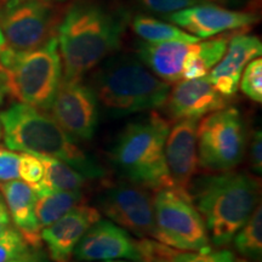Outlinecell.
<instances>
[{
	"label": "cell",
	"mask_w": 262,
	"mask_h": 262,
	"mask_svg": "<svg viewBox=\"0 0 262 262\" xmlns=\"http://www.w3.org/2000/svg\"><path fill=\"white\" fill-rule=\"evenodd\" d=\"M130 14L112 0H73L57 28L63 79H81L120 48Z\"/></svg>",
	"instance_id": "1"
},
{
	"label": "cell",
	"mask_w": 262,
	"mask_h": 262,
	"mask_svg": "<svg viewBox=\"0 0 262 262\" xmlns=\"http://www.w3.org/2000/svg\"><path fill=\"white\" fill-rule=\"evenodd\" d=\"M0 126L9 149L54 157L83 173L88 180L106 176V169L98 160L81 149L48 111L22 102L12 103L0 111Z\"/></svg>",
	"instance_id": "2"
},
{
	"label": "cell",
	"mask_w": 262,
	"mask_h": 262,
	"mask_svg": "<svg viewBox=\"0 0 262 262\" xmlns=\"http://www.w3.org/2000/svg\"><path fill=\"white\" fill-rule=\"evenodd\" d=\"M260 181L247 172H209L194 178L188 193L204 220L209 239L226 247L260 202Z\"/></svg>",
	"instance_id": "3"
},
{
	"label": "cell",
	"mask_w": 262,
	"mask_h": 262,
	"mask_svg": "<svg viewBox=\"0 0 262 262\" xmlns=\"http://www.w3.org/2000/svg\"><path fill=\"white\" fill-rule=\"evenodd\" d=\"M91 88L98 104L114 117L162 108L170 93V84L130 55L104 60L95 72Z\"/></svg>",
	"instance_id": "4"
},
{
	"label": "cell",
	"mask_w": 262,
	"mask_h": 262,
	"mask_svg": "<svg viewBox=\"0 0 262 262\" xmlns=\"http://www.w3.org/2000/svg\"><path fill=\"white\" fill-rule=\"evenodd\" d=\"M169 130V120L157 112L124 126L110 155L124 180L153 191L172 187L164 157Z\"/></svg>",
	"instance_id": "5"
},
{
	"label": "cell",
	"mask_w": 262,
	"mask_h": 262,
	"mask_svg": "<svg viewBox=\"0 0 262 262\" xmlns=\"http://www.w3.org/2000/svg\"><path fill=\"white\" fill-rule=\"evenodd\" d=\"M0 66L8 78L9 94L18 102L49 111L62 80L57 38L29 51L0 50Z\"/></svg>",
	"instance_id": "6"
},
{
	"label": "cell",
	"mask_w": 262,
	"mask_h": 262,
	"mask_svg": "<svg viewBox=\"0 0 262 262\" xmlns=\"http://www.w3.org/2000/svg\"><path fill=\"white\" fill-rule=\"evenodd\" d=\"M155 241L181 251L210 250L204 220L189 193L172 187L157 189L153 194Z\"/></svg>",
	"instance_id": "7"
},
{
	"label": "cell",
	"mask_w": 262,
	"mask_h": 262,
	"mask_svg": "<svg viewBox=\"0 0 262 262\" xmlns=\"http://www.w3.org/2000/svg\"><path fill=\"white\" fill-rule=\"evenodd\" d=\"M247 147V129L235 107L205 116L196 127L198 163L208 172L233 170L243 160Z\"/></svg>",
	"instance_id": "8"
},
{
	"label": "cell",
	"mask_w": 262,
	"mask_h": 262,
	"mask_svg": "<svg viewBox=\"0 0 262 262\" xmlns=\"http://www.w3.org/2000/svg\"><path fill=\"white\" fill-rule=\"evenodd\" d=\"M66 8L44 0H0V32L4 45L29 51L56 37Z\"/></svg>",
	"instance_id": "9"
},
{
	"label": "cell",
	"mask_w": 262,
	"mask_h": 262,
	"mask_svg": "<svg viewBox=\"0 0 262 262\" xmlns=\"http://www.w3.org/2000/svg\"><path fill=\"white\" fill-rule=\"evenodd\" d=\"M98 211L137 238H155L153 195L149 189L123 180L107 183L97 198Z\"/></svg>",
	"instance_id": "10"
},
{
	"label": "cell",
	"mask_w": 262,
	"mask_h": 262,
	"mask_svg": "<svg viewBox=\"0 0 262 262\" xmlns=\"http://www.w3.org/2000/svg\"><path fill=\"white\" fill-rule=\"evenodd\" d=\"M100 104L90 85L81 79H63L52 101L51 117L70 135L78 141H90L98 125Z\"/></svg>",
	"instance_id": "11"
},
{
	"label": "cell",
	"mask_w": 262,
	"mask_h": 262,
	"mask_svg": "<svg viewBox=\"0 0 262 262\" xmlns=\"http://www.w3.org/2000/svg\"><path fill=\"white\" fill-rule=\"evenodd\" d=\"M145 239H135L126 229L110 220L100 219L85 232L77 244L73 257L77 261L130 260L143 262Z\"/></svg>",
	"instance_id": "12"
},
{
	"label": "cell",
	"mask_w": 262,
	"mask_h": 262,
	"mask_svg": "<svg viewBox=\"0 0 262 262\" xmlns=\"http://www.w3.org/2000/svg\"><path fill=\"white\" fill-rule=\"evenodd\" d=\"M164 18L199 39L250 27L257 22L256 16L250 12L232 11L208 3L164 15Z\"/></svg>",
	"instance_id": "13"
},
{
	"label": "cell",
	"mask_w": 262,
	"mask_h": 262,
	"mask_svg": "<svg viewBox=\"0 0 262 262\" xmlns=\"http://www.w3.org/2000/svg\"><path fill=\"white\" fill-rule=\"evenodd\" d=\"M199 119L176 120L169 130L164 146L166 169L172 188L188 193L189 186L198 172L196 127Z\"/></svg>",
	"instance_id": "14"
},
{
	"label": "cell",
	"mask_w": 262,
	"mask_h": 262,
	"mask_svg": "<svg viewBox=\"0 0 262 262\" xmlns=\"http://www.w3.org/2000/svg\"><path fill=\"white\" fill-rule=\"evenodd\" d=\"M227 106L228 97L219 93L208 77L178 81L164 104L173 120L202 119Z\"/></svg>",
	"instance_id": "15"
},
{
	"label": "cell",
	"mask_w": 262,
	"mask_h": 262,
	"mask_svg": "<svg viewBox=\"0 0 262 262\" xmlns=\"http://www.w3.org/2000/svg\"><path fill=\"white\" fill-rule=\"evenodd\" d=\"M101 219L94 206L81 203L48 227L41 228L40 239L54 262H71L73 251L85 232Z\"/></svg>",
	"instance_id": "16"
},
{
	"label": "cell",
	"mask_w": 262,
	"mask_h": 262,
	"mask_svg": "<svg viewBox=\"0 0 262 262\" xmlns=\"http://www.w3.org/2000/svg\"><path fill=\"white\" fill-rule=\"evenodd\" d=\"M262 54V42L255 35L239 34L231 37L224 57L206 75L221 95L231 97L237 93L239 80L247 64Z\"/></svg>",
	"instance_id": "17"
},
{
	"label": "cell",
	"mask_w": 262,
	"mask_h": 262,
	"mask_svg": "<svg viewBox=\"0 0 262 262\" xmlns=\"http://www.w3.org/2000/svg\"><path fill=\"white\" fill-rule=\"evenodd\" d=\"M0 192L4 196L15 227L21 232L31 247H40L41 228L35 215L37 193L32 186L17 179L0 183Z\"/></svg>",
	"instance_id": "18"
},
{
	"label": "cell",
	"mask_w": 262,
	"mask_h": 262,
	"mask_svg": "<svg viewBox=\"0 0 262 262\" xmlns=\"http://www.w3.org/2000/svg\"><path fill=\"white\" fill-rule=\"evenodd\" d=\"M189 45L182 41H140L136 47V54L137 58L153 74L171 84L182 80L183 62Z\"/></svg>",
	"instance_id": "19"
},
{
	"label": "cell",
	"mask_w": 262,
	"mask_h": 262,
	"mask_svg": "<svg viewBox=\"0 0 262 262\" xmlns=\"http://www.w3.org/2000/svg\"><path fill=\"white\" fill-rule=\"evenodd\" d=\"M231 35L222 34L206 41H196L189 45L182 68L183 79H196L206 77L220 62L227 50Z\"/></svg>",
	"instance_id": "20"
},
{
	"label": "cell",
	"mask_w": 262,
	"mask_h": 262,
	"mask_svg": "<svg viewBox=\"0 0 262 262\" xmlns=\"http://www.w3.org/2000/svg\"><path fill=\"white\" fill-rule=\"evenodd\" d=\"M38 157L44 165V176L40 182L32 186L34 191H83L85 188L88 179L67 163L54 157Z\"/></svg>",
	"instance_id": "21"
},
{
	"label": "cell",
	"mask_w": 262,
	"mask_h": 262,
	"mask_svg": "<svg viewBox=\"0 0 262 262\" xmlns=\"http://www.w3.org/2000/svg\"><path fill=\"white\" fill-rule=\"evenodd\" d=\"M35 215L40 228L54 224L86 199L83 191H35Z\"/></svg>",
	"instance_id": "22"
},
{
	"label": "cell",
	"mask_w": 262,
	"mask_h": 262,
	"mask_svg": "<svg viewBox=\"0 0 262 262\" xmlns=\"http://www.w3.org/2000/svg\"><path fill=\"white\" fill-rule=\"evenodd\" d=\"M131 28L137 37L148 42L162 41H182L192 42L199 41L201 39L180 29L178 26L159 21L155 17L146 15H137L131 19Z\"/></svg>",
	"instance_id": "23"
},
{
	"label": "cell",
	"mask_w": 262,
	"mask_h": 262,
	"mask_svg": "<svg viewBox=\"0 0 262 262\" xmlns=\"http://www.w3.org/2000/svg\"><path fill=\"white\" fill-rule=\"evenodd\" d=\"M234 249L247 260H260L262 255V208L258 204L233 239Z\"/></svg>",
	"instance_id": "24"
},
{
	"label": "cell",
	"mask_w": 262,
	"mask_h": 262,
	"mask_svg": "<svg viewBox=\"0 0 262 262\" xmlns=\"http://www.w3.org/2000/svg\"><path fill=\"white\" fill-rule=\"evenodd\" d=\"M29 245L17 228L11 226L0 235V262H10L27 255Z\"/></svg>",
	"instance_id": "25"
},
{
	"label": "cell",
	"mask_w": 262,
	"mask_h": 262,
	"mask_svg": "<svg viewBox=\"0 0 262 262\" xmlns=\"http://www.w3.org/2000/svg\"><path fill=\"white\" fill-rule=\"evenodd\" d=\"M241 90L245 96L254 102H262V60L260 57L254 58L247 64L242 73Z\"/></svg>",
	"instance_id": "26"
},
{
	"label": "cell",
	"mask_w": 262,
	"mask_h": 262,
	"mask_svg": "<svg viewBox=\"0 0 262 262\" xmlns=\"http://www.w3.org/2000/svg\"><path fill=\"white\" fill-rule=\"evenodd\" d=\"M168 258L170 262H233L234 255L229 250L206 251H181L169 248Z\"/></svg>",
	"instance_id": "27"
},
{
	"label": "cell",
	"mask_w": 262,
	"mask_h": 262,
	"mask_svg": "<svg viewBox=\"0 0 262 262\" xmlns=\"http://www.w3.org/2000/svg\"><path fill=\"white\" fill-rule=\"evenodd\" d=\"M18 175L28 185L34 186L41 181L44 176V165L37 155L19 152Z\"/></svg>",
	"instance_id": "28"
},
{
	"label": "cell",
	"mask_w": 262,
	"mask_h": 262,
	"mask_svg": "<svg viewBox=\"0 0 262 262\" xmlns=\"http://www.w3.org/2000/svg\"><path fill=\"white\" fill-rule=\"evenodd\" d=\"M137 2L150 12L169 15L180 10L203 4L208 0H137Z\"/></svg>",
	"instance_id": "29"
},
{
	"label": "cell",
	"mask_w": 262,
	"mask_h": 262,
	"mask_svg": "<svg viewBox=\"0 0 262 262\" xmlns=\"http://www.w3.org/2000/svg\"><path fill=\"white\" fill-rule=\"evenodd\" d=\"M19 153L0 147V183L19 179Z\"/></svg>",
	"instance_id": "30"
},
{
	"label": "cell",
	"mask_w": 262,
	"mask_h": 262,
	"mask_svg": "<svg viewBox=\"0 0 262 262\" xmlns=\"http://www.w3.org/2000/svg\"><path fill=\"white\" fill-rule=\"evenodd\" d=\"M169 247L157 241L146 239V255L143 262H170L168 258Z\"/></svg>",
	"instance_id": "31"
},
{
	"label": "cell",
	"mask_w": 262,
	"mask_h": 262,
	"mask_svg": "<svg viewBox=\"0 0 262 262\" xmlns=\"http://www.w3.org/2000/svg\"><path fill=\"white\" fill-rule=\"evenodd\" d=\"M250 163L254 171L260 175L262 171V135L261 130L254 131L250 142Z\"/></svg>",
	"instance_id": "32"
},
{
	"label": "cell",
	"mask_w": 262,
	"mask_h": 262,
	"mask_svg": "<svg viewBox=\"0 0 262 262\" xmlns=\"http://www.w3.org/2000/svg\"><path fill=\"white\" fill-rule=\"evenodd\" d=\"M12 226L11 217H10L8 205H6L4 196L0 192V235H2L6 229H9Z\"/></svg>",
	"instance_id": "33"
},
{
	"label": "cell",
	"mask_w": 262,
	"mask_h": 262,
	"mask_svg": "<svg viewBox=\"0 0 262 262\" xmlns=\"http://www.w3.org/2000/svg\"><path fill=\"white\" fill-rule=\"evenodd\" d=\"M8 94H9L8 78H6L4 68L0 66V104L4 102V98ZM0 139H2V126H0Z\"/></svg>",
	"instance_id": "34"
},
{
	"label": "cell",
	"mask_w": 262,
	"mask_h": 262,
	"mask_svg": "<svg viewBox=\"0 0 262 262\" xmlns=\"http://www.w3.org/2000/svg\"><path fill=\"white\" fill-rule=\"evenodd\" d=\"M10 262H45V261L42 260L40 256H38V255L28 253L27 255H25V256L16 258V260H12Z\"/></svg>",
	"instance_id": "35"
},
{
	"label": "cell",
	"mask_w": 262,
	"mask_h": 262,
	"mask_svg": "<svg viewBox=\"0 0 262 262\" xmlns=\"http://www.w3.org/2000/svg\"><path fill=\"white\" fill-rule=\"evenodd\" d=\"M71 262H135L130 260H106V261H71Z\"/></svg>",
	"instance_id": "36"
},
{
	"label": "cell",
	"mask_w": 262,
	"mask_h": 262,
	"mask_svg": "<svg viewBox=\"0 0 262 262\" xmlns=\"http://www.w3.org/2000/svg\"><path fill=\"white\" fill-rule=\"evenodd\" d=\"M44 2H50V3H58V4H61V3H64V2H73V0H44Z\"/></svg>",
	"instance_id": "37"
},
{
	"label": "cell",
	"mask_w": 262,
	"mask_h": 262,
	"mask_svg": "<svg viewBox=\"0 0 262 262\" xmlns=\"http://www.w3.org/2000/svg\"><path fill=\"white\" fill-rule=\"evenodd\" d=\"M233 262H255V261L247 260V258H235V257H234V261H233Z\"/></svg>",
	"instance_id": "38"
},
{
	"label": "cell",
	"mask_w": 262,
	"mask_h": 262,
	"mask_svg": "<svg viewBox=\"0 0 262 262\" xmlns=\"http://www.w3.org/2000/svg\"><path fill=\"white\" fill-rule=\"evenodd\" d=\"M4 37H3V34H2V32H0V50H2V48L4 47Z\"/></svg>",
	"instance_id": "39"
},
{
	"label": "cell",
	"mask_w": 262,
	"mask_h": 262,
	"mask_svg": "<svg viewBox=\"0 0 262 262\" xmlns=\"http://www.w3.org/2000/svg\"><path fill=\"white\" fill-rule=\"evenodd\" d=\"M208 2H222V0H208Z\"/></svg>",
	"instance_id": "40"
}]
</instances>
